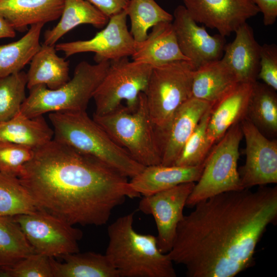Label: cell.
I'll return each mask as SVG.
<instances>
[{
    "label": "cell",
    "mask_w": 277,
    "mask_h": 277,
    "mask_svg": "<svg viewBox=\"0 0 277 277\" xmlns=\"http://www.w3.org/2000/svg\"><path fill=\"white\" fill-rule=\"evenodd\" d=\"M210 103L191 97L174 113L163 127L156 128L161 165H174L183 147Z\"/></svg>",
    "instance_id": "16"
},
{
    "label": "cell",
    "mask_w": 277,
    "mask_h": 277,
    "mask_svg": "<svg viewBox=\"0 0 277 277\" xmlns=\"http://www.w3.org/2000/svg\"><path fill=\"white\" fill-rule=\"evenodd\" d=\"M204 162L196 166H165L145 167L129 181L131 188L141 195L148 196L186 183L196 182Z\"/></svg>",
    "instance_id": "19"
},
{
    "label": "cell",
    "mask_w": 277,
    "mask_h": 277,
    "mask_svg": "<svg viewBox=\"0 0 277 277\" xmlns=\"http://www.w3.org/2000/svg\"><path fill=\"white\" fill-rule=\"evenodd\" d=\"M109 18L124 10L130 0H86Z\"/></svg>",
    "instance_id": "37"
},
{
    "label": "cell",
    "mask_w": 277,
    "mask_h": 277,
    "mask_svg": "<svg viewBox=\"0 0 277 277\" xmlns=\"http://www.w3.org/2000/svg\"><path fill=\"white\" fill-rule=\"evenodd\" d=\"M276 91L277 90V46L265 44L260 51V70L258 79Z\"/></svg>",
    "instance_id": "36"
},
{
    "label": "cell",
    "mask_w": 277,
    "mask_h": 277,
    "mask_svg": "<svg viewBox=\"0 0 277 277\" xmlns=\"http://www.w3.org/2000/svg\"><path fill=\"white\" fill-rule=\"evenodd\" d=\"M195 69L187 61L152 66L143 93L155 128L166 125L178 108L192 97L191 85Z\"/></svg>",
    "instance_id": "8"
},
{
    "label": "cell",
    "mask_w": 277,
    "mask_h": 277,
    "mask_svg": "<svg viewBox=\"0 0 277 277\" xmlns=\"http://www.w3.org/2000/svg\"><path fill=\"white\" fill-rule=\"evenodd\" d=\"M127 17L124 9L110 17L105 27L92 38L58 43L55 48L66 57L80 53H94L96 63L132 56L136 42L128 30Z\"/></svg>",
    "instance_id": "11"
},
{
    "label": "cell",
    "mask_w": 277,
    "mask_h": 277,
    "mask_svg": "<svg viewBox=\"0 0 277 277\" xmlns=\"http://www.w3.org/2000/svg\"><path fill=\"white\" fill-rule=\"evenodd\" d=\"M15 29L7 20L0 14V39L12 38L15 36Z\"/></svg>",
    "instance_id": "39"
},
{
    "label": "cell",
    "mask_w": 277,
    "mask_h": 277,
    "mask_svg": "<svg viewBox=\"0 0 277 277\" xmlns=\"http://www.w3.org/2000/svg\"><path fill=\"white\" fill-rule=\"evenodd\" d=\"M32 148L10 142L0 141V172L18 176L33 156Z\"/></svg>",
    "instance_id": "35"
},
{
    "label": "cell",
    "mask_w": 277,
    "mask_h": 277,
    "mask_svg": "<svg viewBox=\"0 0 277 277\" xmlns=\"http://www.w3.org/2000/svg\"><path fill=\"white\" fill-rule=\"evenodd\" d=\"M238 83L222 59L210 62L194 70L191 96L213 105Z\"/></svg>",
    "instance_id": "23"
},
{
    "label": "cell",
    "mask_w": 277,
    "mask_h": 277,
    "mask_svg": "<svg viewBox=\"0 0 277 277\" xmlns=\"http://www.w3.org/2000/svg\"><path fill=\"white\" fill-rule=\"evenodd\" d=\"M152 66L130 61L128 57L110 61L109 68L93 95L94 113L107 114L126 101L131 111L137 107L139 94L147 87Z\"/></svg>",
    "instance_id": "9"
},
{
    "label": "cell",
    "mask_w": 277,
    "mask_h": 277,
    "mask_svg": "<svg viewBox=\"0 0 277 277\" xmlns=\"http://www.w3.org/2000/svg\"><path fill=\"white\" fill-rule=\"evenodd\" d=\"M193 207L177 226L171 260L188 277H234L254 265L256 246L277 219V187L227 191Z\"/></svg>",
    "instance_id": "1"
},
{
    "label": "cell",
    "mask_w": 277,
    "mask_h": 277,
    "mask_svg": "<svg viewBox=\"0 0 277 277\" xmlns=\"http://www.w3.org/2000/svg\"><path fill=\"white\" fill-rule=\"evenodd\" d=\"M64 5V0H0V14L15 31L24 32L29 26L57 20Z\"/></svg>",
    "instance_id": "21"
},
{
    "label": "cell",
    "mask_w": 277,
    "mask_h": 277,
    "mask_svg": "<svg viewBox=\"0 0 277 277\" xmlns=\"http://www.w3.org/2000/svg\"><path fill=\"white\" fill-rule=\"evenodd\" d=\"M53 130L43 115L30 117L21 111L0 123V141L10 142L35 149L53 138Z\"/></svg>",
    "instance_id": "24"
},
{
    "label": "cell",
    "mask_w": 277,
    "mask_h": 277,
    "mask_svg": "<svg viewBox=\"0 0 277 277\" xmlns=\"http://www.w3.org/2000/svg\"><path fill=\"white\" fill-rule=\"evenodd\" d=\"M56 51L55 45L41 44L26 73L29 90L40 85L56 89L70 79L69 61L59 56Z\"/></svg>",
    "instance_id": "22"
},
{
    "label": "cell",
    "mask_w": 277,
    "mask_h": 277,
    "mask_svg": "<svg viewBox=\"0 0 277 277\" xmlns=\"http://www.w3.org/2000/svg\"><path fill=\"white\" fill-rule=\"evenodd\" d=\"M38 210L18 177L0 172V216H14Z\"/></svg>",
    "instance_id": "31"
},
{
    "label": "cell",
    "mask_w": 277,
    "mask_h": 277,
    "mask_svg": "<svg viewBox=\"0 0 277 277\" xmlns=\"http://www.w3.org/2000/svg\"><path fill=\"white\" fill-rule=\"evenodd\" d=\"M44 24L30 26L18 40L0 45V78L20 72L39 49Z\"/></svg>",
    "instance_id": "27"
},
{
    "label": "cell",
    "mask_w": 277,
    "mask_h": 277,
    "mask_svg": "<svg viewBox=\"0 0 277 277\" xmlns=\"http://www.w3.org/2000/svg\"><path fill=\"white\" fill-rule=\"evenodd\" d=\"M37 253L49 257L79 252L82 231L44 211L12 216Z\"/></svg>",
    "instance_id": "10"
},
{
    "label": "cell",
    "mask_w": 277,
    "mask_h": 277,
    "mask_svg": "<svg viewBox=\"0 0 277 277\" xmlns=\"http://www.w3.org/2000/svg\"><path fill=\"white\" fill-rule=\"evenodd\" d=\"M172 22L157 24L145 39L136 42L132 61L152 66L179 61H189L180 49Z\"/></svg>",
    "instance_id": "20"
},
{
    "label": "cell",
    "mask_w": 277,
    "mask_h": 277,
    "mask_svg": "<svg viewBox=\"0 0 277 277\" xmlns=\"http://www.w3.org/2000/svg\"><path fill=\"white\" fill-rule=\"evenodd\" d=\"M134 212L117 218L108 227L105 254L119 277H176L168 253L158 248L156 237L133 227Z\"/></svg>",
    "instance_id": "3"
},
{
    "label": "cell",
    "mask_w": 277,
    "mask_h": 277,
    "mask_svg": "<svg viewBox=\"0 0 277 277\" xmlns=\"http://www.w3.org/2000/svg\"><path fill=\"white\" fill-rule=\"evenodd\" d=\"M235 36L225 45L221 59L231 70L238 83H254L260 70V45L252 28L245 23L234 32Z\"/></svg>",
    "instance_id": "17"
},
{
    "label": "cell",
    "mask_w": 277,
    "mask_h": 277,
    "mask_svg": "<svg viewBox=\"0 0 277 277\" xmlns=\"http://www.w3.org/2000/svg\"><path fill=\"white\" fill-rule=\"evenodd\" d=\"M276 91L256 81L248 105L246 117L265 136L277 134Z\"/></svg>",
    "instance_id": "28"
},
{
    "label": "cell",
    "mask_w": 277,
    "mask_h": 277,
    "mask_svg": "<svg viewBox=\"0 0 277 277\" xmlns=\"http://www.w3.org/2000/svg\"><path fill=\"white\" fill-rule=\"evenodd\" d=\"M184 6L196 22L228 36L259 10L252 0H183Z\"/></svg>",
    "instance_id": "15"
},
{
    "label": "cell",
    "mask_w": 277,
    "mask_h": 277,
    "mask_svg": "<svg viewBox=\"0 0 277 277\" xmlns=\"http://www.w3.org/2000/svg\"><path fill=\"white\" fill-rule=\"evenodd\" d=\"M36 253L12 216H0V267H10Z\"/></svg>",
    "instance_id": "29"
},
{
    "label": "cell",
    "mask_w": 277,
    "mask_h": 277,
    "mask_svg": "<svg viewBox=\"0 0 277 277\" xmlns=\"http://www.w3.org/2000/svg\"><path fill=\"white\" fill-rule=\"evenodd\" d=\"M125 10L130 20V32L136 42L145 39L150 28L173 19V15L154 0H130Z\"/></svg>",
    "instance_id": "30"
},
{
    "label": "cell",
    "mask_w": 277,
    "mask_h": 277,
    "mask_svg": "<svg viewBox=\"0 0 277 277\" xmlns=\"http://www.w3.org/2000/svg\"><path fill=\"white\" fill-rule=\"evenodd\" d=\"M26 73L20 71L0 78V123L18 113L26 96Z\"/></svg>",
    "instance_id": "32"
},
{
    "label": "cell",
    "mask_w": 277,
    "mask_h": 277,
    "mask_svg": "<svg viewBox=\"0 0 277 277\" xmlns=\"http://www.w3.org/2000/svg\"><path fill=\"white\" fill-rule=\"evenodd\" d=\"M263 15V24L268 26L275 23L277 18V0H252Z\"/></svg>",
    "instance_id": "38"
},
{
    "label": "cell",
    "mask_w": 277,
    "mask_h": 277,
    "mask_svg": "<svg viewBox=\"0 0 277 277\" xmlns=\"http://www.w3.org/2000/svg\"><path fill=\"white\" fill-rule=\"evenodd\" d=\"M53 139L94 157L132 178L145 166L117 144L86 110L49 113Z\"/></svg>",
    "instance_id": "4"
},
{
    "label": "cell",
    "mask_w": 277,
    "mask_h": 277,
    "mask_svg": "<svg viewBox=\"0 0 277 277\" xmlns=\"http://www.w3.org/2000/svg\"><path fill=\"white\" fill-rule=\"evenodd\" d=\"M0 277H53L50 257L36 253L10 267H0Z\"/></svg>",
    "instance_id": "34"
},
{
    "label": "cell",
    "mask_w": 277,
    "mask_h": 277,
    "mask_svg": "<svg viewBox=\"0 0 277 277\" xmlns=\"http://www.w3.org/2000/svg\"><path fill=\"white\" fill-rule=\"evenodd\" d=\"M195 183L181 184L150 195L144 196L138 209L152 215L157 229L156 236L160 250L164 253L171 249L177 226L184 216L183 210Z\"/></svg>",
    "instance_id": "13"
},
{
    "label": "cell",
    "mask_w": 277,
    "mask_h": 277,
    "mask_svg": "<svg viewBox=\"0 0 277 277\" xmlns=\"http://www.w3.org/2000/svg\"><path fill=\"white\" fill-rule=\"evenodd\" d=\"M61 263L50 257L53 277H119L107 255L94 252L67 254Z\"/></svg>",
    "instance_id": "26"
},
{
    "label": "cell",
    "mask_w": 277,
    "mask_h": 277,
    "mask_svg": "<svg viewBox=\"0 0 277 277\" xmlns=\"http://www.w3.org/2000/svg\"><path fill=\"white\" fill-rule=\"evenodd\" d=\"M211 107L200 120L183 147L174 165L196 166L204 163L214 145L207 135V128Z\"/></svg>",
    "instance_id": "33"
},
{
    "label": "cell",
    "mask_w": 277,
    "mask_h": 277,
    "mask_svg": "<svg viewBox=\"0 0 277 277\" xmlns=\"http://www.w3.org/2000/svg\"><path fill=\"white\" fill-rule=\"evenodd\" d=\"M17 177L39 210L72 225H104L127 197L141 196L116 170L53 138L34 149Z\"/></svg>",
    "instance_id": "2"
},
{
    "label": "cell",
    "mask_w": 277,
    "mask_h": 277,
    "mask_svg": "<svg viewBox=\"0 0 277 277\" xmlns=\"http://www.w3.org/2000/svg\"><path fill=\"white\" fill-rule=\"evenodd\" d=\"M93 118L137 163L145 167L161 164L155 127L143 92L134 110L121 104L107 114H94Z\"/></svg>",
    "instance_id": "6"
},
{
    "label": "cell",
    "mask_w": 277,
    "mask_h": 277,
    "mask_svg": "<svg viewBox=\"0 0 277 277\" xmlns=\"http://www.w3.org/2000/svg\"><path fill=\"white\" fill-rule=\"evenodd\" d=\"M109 18L86 0H64L60 20L44 33L45 44L55 45L67 33L82 24H89L96 28L105 27Z\"/></svg>",
    "instance_id": "25"
},
{
    "label": "cell",
    "mask_w": 277,
    "mask_h": 277,
    "mask_svg": "<svg viewBox=\"0 0 277 277\" xmlns=\"http://www.w3.org/2000/svg\"><path fill=\"white\" fill-rule=\"evenodd\" d=\"M172 25L180 49L194 67L221 59L226 45L225 37L211 35L189 14L183 5L174 10Z\"/></svg>",
    "instance_id": "14"
},
{
    "label": "cell",
    "mask_w": 277,
    "mask_h": 277,
    "mask_svg": "<svg viewBox=\"0 0 277 277\" xmlns=\"http://www.w3.org/2000/svg\"><path fill=\"white\" fill-rule=\"evenodd\" d=\"M243 137L240 122L232 125L210 150L199 180L186 201L197 203L223 192L243 189L238 163L239 146Z\"/></svg>",
    "instance_id": "7"
},
{
    "label": "cell",
    "mask_w": 277,
    "mask_h": 277,
    "mask_svg": "<svg viewBox=\"0 0 277 277\" xmlns=\"http://www.w3.org/2000/svg\"><path fill=\"white\" fill-rule=\"evenodd\" d=\"M109 65L110 61L95 64L80 62L73 77L60 88L50 89L40 85L30 89L20 111L33 117L53 112L86 110Z\"/></svg>",
    "instance_id": "5"
},
{
    "label": "cell",
    "mask_w": 277,
    "mask_h": 277,
    "mask_svg": "<svg viewBox=\"0 0 277 277\" xmlns=\"http://www.w3.org/2000/svg\"><path fill=\"white\" fill-rule=\"evenodd\" d=\"M254 83H238L212 105L207 135L213 145L232 125L246 117Z\"/></svg>",
    "instance_id": "18"
},
{
    "label": "cell",
    "mask_w": 277,
    "mask_h": 277,
    "mask_svg": "<svg viewBox=\"0 0 277 277\" xmlns=\"http://www.w3.org/2000/svg\"><path fill=\"white\" fill-rule=\"evenodd\" d=\"M240 125L246 143L245 162L238 169L242 188L276 184V140L268 138L246 117Z\"/></svg>",
    "instance_id": "12"
}]
</instances>
